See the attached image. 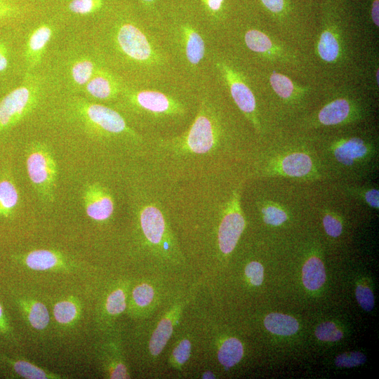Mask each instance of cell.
<instances>
[{
  "label": "cell",
  "instance_id": "8992f818",
  "mask_svg": "<svg viewBox=\"0 0 379 379\" xmlns=\"http://www.w3.org/2000/svg\"><path fill=\"white\" fill-rule=\"evenodd\" d=\"M263 175L310 179L317 176V164L307 152L288 150L277 154L260 168Z\"/></svg>",
  "mask_w": 379,
  "mask_h": 379
},
{
  "label": "cell",
  "instance_id": "83f0119b",
  "mask_svg": "<svg viewBox=\"0 0 379 379\" xmlns=\"http://www.w3.org/2000/svg\"><path fill=\"white\" fill-rule=\"evenodd\" d=\"M77 305L70 300H63L58 302L53 307L55 319L60 324L72 323L78 314Z\"/></svg>",
  "mask_w": 379,
  "mask_h": 379
},
{
  "label": "cell",
  "instance_id": "b9f144b4",
  "mask_svg": "<svg viewBox=\"0 0 379 379\" xmlns=\"http://www.w3.org/2000/svg\"><path fill=\"white\" fill-rule=\"evenodd\" d=\"M263 4L270 11L273 13H279L284 8V0H261Z\"/></svg>",
  "mask_w": 379,
  "mask_h": 379
},
{
  "label": "cell",
  "instance_id": "f1b7e54d",
  "mask_svg": "<svg viewBox=\"0 0 379 379\" xmlns=\"http://www.w3.org/2000/svg\"><path fill=\"white\" fill-rule=\"evenodd\" d=\"M13 367L18 375L25 378L45 379L55 378L52 374L27 361L18 360L13 361Z\"/></svg>",
  "mask_w": 379,
  "mask_h": 379
},
{
  "label": "cell",
  "instance_id": "e0dca14e",
  "mask_svg": "<svg viewBox=\"0 0 379 379\" xmlns=\"http://www.w3.org/2000/svg\"><path fill=\"white\" fill-rule=\"evenodd\" d=\"M302 283L310 291L319 289L326 281V272L322 261L311 257L305 263L302 271Z\"/></svg>",
  "mask_w": 379,
  "mask_h": 379
},
{
  "label": "cell",
  "instance_id": "836d02e7",
  "mask_svg": "<svg viewBox=\"0 0 379 379\" xmlns=\"http://www.w3.org/2000/svg\"><path fill=\"white\" fill-rule=\"evenodd\" d=\"M366 356L360 352H350L338 355L335 364L338 367L351 368L365 363Z\"/></svg>",
  "mask_w": 379,
  "mask_h": 379
},
{
  "label": "cell",
  "instance_id": "7bdbcfd3",
  "mask_svg": "<svg viewBox=\"0 0 379 379\" xmlns=\"http://www.w3.org/2000/svg\"><path fill=\"white\" fill-rule=\"evenodd\" d=\"M8 66V49L0 42V72L5 71Z\"/></svg>",
  "mask_w": 379,
  "mask_h": 379
},
{
  "label": "cell",
  "instance_id": "ee69618b",
  "mask_svg": "<svg viewBox=\"0 0 379 379\" xmlns=\"http://www.w3.org/2000/svg\"><path fill=\"white\" fill-rule=\"evenodd\" d=\"M224 0H204L206 7L212 12L219 11Z\"/></svg>",
  "mask_w": 379,
  "mask_h": 379
},
{
  "label": "cell",
  "instance_id": "2e32d148",
  "mask_svg": "<svg viewBox=\"0 0 379 379\" xmlns=\"http://www.w3.org/2000/svg\"><path fill=\"white\" fill-rule=\"evenodd\" d=\"M354 114L352 103L338 98L326 104L317 114L318 121L324 126H335L347 122Z\"/></svg>",
  "mask_w": 379,
  "mask_h": 379
},
{
  "label": "cell",
  "instance_id": "4dcf8cb0",
  "mask_svg": "<svg viewBox=\"0 0 379 379\" xmlns=\"http://www.w3.org/2000/svg\"><path fill=\"white\" fill-rule=\"evenodd\" d=\"M315 335L320 340L334 342L340 340L343 334L334 323L326 321L317 327Z\"/></svg>",
  "mask_w": 379,
  "mask_h": 379
},
{
  "label": "cell",
  "instance_id": "8d00e7d4",
  "mask_svg": "<svg viewBox=\"0 0 379 379\" xmlns=\"http://www.w3.org/2000/svg\"><path fill=\"white\" fill-rule=\"evenodd\" d=\"M355 295L357 302L364 310H373L375 304L374 296L368 287L359 285L356 288Z\"/></svg>",
  "mask_w": 379,
  "mask_h": 379
},
{
  "label": "cell",
  "instance_id": "7402d4cb",
  "mask_svg": "<svg viewBox=\"0 0 379 379\" xmlns=\"http://www.w3.org/2000/svg\"><path fill=\"white\" fill-rule=\"evenodd\" d=\"M317 51L323 60L335 62L340 53V45L335 34L329 30H324L319 39Z\"/></svg>",
  "mask_w": 379,
  "mask_h": 379
},
{
  "label": "cell",
  "instance_id": "d590c367",
  "mask_svg": "<svg viewBox=\"0 0 379 379\" xmlns=\"http://www.w3.org/2000/svg\"><path fill=\"white\" fill-rule=\"evenodd\" d=\"M324 228L326 234L332 237H339L343 231V224L337 215L326 213L322 219Z\"/></svg>",
  "mask_w": 379,
  "mask_h": 379
},
{
  "label": "cell",
  "instance_id": "e575fe53",
  "mask_svg": "<svg viewBox=\"0 0 379 379\" xmlns=\"http://www.w3.org/2000/svg\"><path fill=\"white\" fill-rule=\"evenodd\" d=\"M154 295L153 288L147 284H141L133 291L134 302L140 307L149 305L152 302Z\"/></svg>",
  "mask_w": 379,
  "mask_h": 379
},
{
  "label": "cell",
  "instance_id": "7dc6e473",
  "mask_svg": "<svg viewBox=\"0 0 379 379\" xmlns=\"http://www.w3.org/2000/svg\"><path fill=\"white\" fill-rule=\"evenodd\" d=\"M203 378H215V375L211 373V371H206L204 373L203 376H202Z\"/></svg>",
  "mask_w": 379,
  "mask_h": 379
},
{
  "label": "cell",
  "instance_id": "603a6c76",
  "mask_svg": "<svg viewBox=\"0 0 379 379\" xmlns=\"http://www.w3.org/2000/svg\"><path fill=\"white\" fill-rule=\"evenodd\" d=\"M173 333V324L170 319H164L158 324L149 340V348L152 355H158L162 351Z\"/></svg>",
  "mask_w": 379,
  "mask_h": 379
},
{
  "label": "cell",
  "instance_id": "ac0fdd59",
  "mask_svg": "<svg viewBox=\"0 0 379 379\" xmlns=\"http://www.w3.org/2000/svg\"><path fill=\"white\" fill-rule=\"evenodd\" d=\"M264 325L270 332L279 335H293L299 328V324L295 318L277 312L267 314L265 318Z\"/></svg>",
  "mask_w": 379,
  "mask_h": 379
},
{
  "label": "cell",
  "instance_id": "1f68e13d",
  "mask_svg": "<svg viewBox=\"0 0 379 379\" xmlns=\"http://www.w3.org/2000/svg\"><path fill=\"white\" fill-rule=\"evenodd\" d=\"M126 307V295L123 290L117 289L108 295L105 307L109 314H119L124 311Z\"/></svg>",
  "mask_w": 379,
  "mask_h": 379
},
{
  "label": "cell",
  "instance_id": "7a4b0ae2",
  "mask_svg": "<svg viewBox=\"0 0 379 379\" xmlns=\"http://www.w3.org/2000/svg\"><path fill=\"white\" fill-rule=\"evenodd\" d=\"M128 104L150 122H174L187 114L186 106L178 98L161 91L144 89L126 93Z\"/></svg>",
  "mask_w": 379,
  "mask_h": 379
},
{
  "label": "cell",
  "instance_id": "f546056e",
  "mask_svg": "<svg viewBox=\"0 0 379 379\" xmlns=\"http://www.w3.org/2000/svg\"><path fill=\"white\" fill-rule=\"evenodd\" d=\"M102 5V0H72L68 9L76 15H84L97 11Z\"/></svg>",
  "mask_w": 379,
  "mask_h": 379
},
{
  "label": "cell",
  "instance_id": "9c48e42d",
  "mask_svg": "<svg viewBox=\"0 0 379 379\" xmlns=\"http://www.w3.org/2000/svg\"><path fill=\"white\" fill-rule=\"evenodd\" d=\"M374 149L366 140L352 137L334 142L330 152L337 164L343 167L353 168L369 161Z\"/></svg>",
  "mask_w": 379,
  "mask_h": 379
},
{
  "label": "cell",
  "instance_id": "f6af8a7d",
  "mask_svg": "<svg viewBox=\"0 0 379 379\" xmlns=\"http://www.w3.org/2000/svg\"><path fill=\"white\" fill-rule=\"evenodd\" d=\"M379 4L378 0H375L372 5L371 17L373 22L376 26L379 25Z\"/></svg>",
  "mask_w": 379,
  "mask_h": 379
},
{
  "label": "cell",
  "instance_id": "ab89813d",
  "mask_svg": "<svg viewBox=\"0 0 379 379\" xmlns=\"http://www.w3.org/2000/svg\"><path fill=\"white\" fill-rule=\"evenodd\" d=\"M191 343L187 340H182L175 348L173 356L176 362L179 364L185 363L190 356Z\"/></svg>",
  "mask_w": 379,
  "mask_h": 379
},
{
  "label": "cell",
  "instance_id": "3957f363",
  "mask_svg": "<svg viewBox=\"0 0 379 379\" xmlns=\"http://www.w3.org/2000/svg\"><path fill=\"white\" fill-rule=\"evenodd\" d=\"M41 90L39 79L30 73L20 86L0 100V142L2 137L35 107Z\"/></svg>",
  "mask_w": 379,
  "mask_h": 379
},
{
  "label": "cell",
  "instance_id": "d6a6232c",
  "mask_svg": "<svg viewBox=\"0 0 379 379\" xmlns=\"http://www.w3.org/2000/svg\"><path fill=\"white\" fill-rule=\"evenodd\" d=\"M349 191L357 197H359L368 206L374 209L379 208V191L375 188H349Z\"/></svg>",
  "mask_w": 379,
  "mask_h": 379
},
{
  "label": "cell",
  "instance_id": "7c38bea8",
  "mask_svg": "<svg viewBox=\"0 0 379 379\" xmlns=\"http://www.w3.org/2000/svg\"><path fill=\"white\" fill-rule=\"evenodd\" d=\"M26 166L29 179L37 186H47L53 181L55 164L46 151L36 150L29 153Z\"/></svg>",
  "mask_w": 379,
  "mask_h": 379
},
{
  "label": "cell",
  "instance_id": "484cf974",
  "mask_svg": "<svg viewBox=\"0 0 379 379\" xmlns=\"http://www.w3.org/2000/svg\"><path fill=\"white\" fill-rule=\"evenodd\" d=\"M260 213L265 223L272 226H279L288 218L286 211L281 205L265 201L260 206Z\"/></svg>",
  "mask_w": 379,
  "mask_h": 379
},
{
  "label": "cell",
  "instance_id": "5bb4252c",
  "mask_svg": "<svg viewBox=\"0 0 379 379\" xmlns=\"http://www.w3.org/2000/svg\"><path fill=\"white\" fill-rule=\"evenodd\" d=\"M86 93L98 100L114 98L120 91V84L109 72L98 68L95 74L85 85Z\"/></svg>",
  "mask_w": 379,
  "mask_h": 379
},
{
  "label": "cell",
  "instance_id": "cb8c5ba5",
  "mask_svg": "<svg viewBox=\"0 0 379 379\" xmlns=\"http://www.w3.org/2000/svg\"><path fill=\"white\" fill-rule=\"evenodd\" d=\"M27 319L29 324L35 329H45L50 321L47 307L41 302L33 301L27 307Z\"/></svg>",
  "mask_w": 379,
  "mask_h": 379
},
{
  "label": "cell",
  "instance_id": "60d3db41",
  "mask_svg": "<svg viewBox=\"0 0 379 379\" xmlns=\"http://www.w3.org/2000/svg\"><path fill=\"white\" fill-rule=\"evenodd\" d=\"M111 378H128V374L127 372V368L124 364L119 363L113 368L110 373Z\"/></svg>",
  "mask_w": 379,
  "mask_h": 379
},
{
  "label": "cell",
  "instance_id": "52a82bcc",
  "mask_svg": "<svg viewBox=\"0 0 379 379\" xmlns=\"http://www.w3.org/2000/svg\"><path fill=\"white\" fill-rule=\"evenodd\" d=\"M246 220L241 204L239 187L235 189L223 206L218 231V246L222 253L233 251L243 233Z\"/></svg>",
  "mask_w": 379,
  "mask_h": 379
},
{
  "label": "cell",
  "instance_id": "9a60e30c",
  "mask_svg": "<svg viewBox=\"0 0 379 379\" xmlns=\"http://www.w3.org/2000/svg\"><path fill=\"white\" fill-rule=\"evenodd\" d=\"M182 51L188 64L197 66L206 53L205 41L193 27L184 25L179 33Z\"/></svg>",
  "mask_w": 379,
  "mask_h": 379
},
{
  "label": "cell",
  "instance_id": "f35d334b",
  "mask_svg": "<svg viewBox=\"0 0 379 379\" xmlns=\"http://www.w3.org/2000/svg\"><path fill=\"white\" fill-rule=\"evenodd\" d=\"M21 13V7L13 1L0 0V20L16 18Z\"/></svg>",
  "mask_w": 379,
  "mask_h": 379
},
{
  "label": "cell",
  "instance_id": "d6986e66",
  "mask_svg": "<svg viewBox=\"0 0 379 379\" xmlns=\"http://www.w3.org/2000/svg\"><path fill=\"white\" fill-rule=\"evenodd\" d=\"M98 68L95 62L90 58L81 57L76 59L69 68L72 84L77 87H84Z\"/></svg>",
  "mask_w": 379,
  "mask_h": 379
},
{
  "label": "cell",
  "instance_id": "8fae6325",
  "mask_svg": "<svg viewBox=\"0 0 379 379\" xmlns=\"http://www.w3.org/2000/svg\"><path fill=\"white\" fill-rule=\"evenodd\" d=\"M86 214L96 221H103L111 217L114 204L109 191L100 185L90 186L84 195Z\"/></svg>",
  "mask_w": 379,
  "mask_h": 379
},
{
  "label": "cell",
  "instance_id": "c3c4849f",
  "mask_svg": "<svg viewBox=\"0 0 379 379\" xmlns=\"http://www.w3.org/2000/svg\"><path fill=\"white\" fill-rule=\"evenodd\" d=\"M142 1H145V2H152L154 0H142Z\"/></svg>",
  "mask_w": 379,
  "mask_h": 379
},
{
  "label": "cell",
  "instance_id": "ffe728a7",
  "mask_svg": "<svg viewBox=\"0 0 379 379\" xmlns=\"http://www.w3.org/2000/svg\"><path fill=\"white\" fill-rule=\"evenodd\" d=\"M26 265L34 270H48L60 263L58 255L49 250H36L29 252L25 258Z\"/></svg>",
  "mask_w": 379,
  "mask_h": 379
},
{
  "label": "cell",
  "instance_id": "30bf717a",
  "mask_svg": "<svg viewBox=\"0 0 379 379\" xmlns=\"http://www.w3.org/2000/svg\"><path fill=\"white\" fill-rule=\"evenodd\" d=\"M161 204L149 196L139 205V221L142 233L152 244H159L166 232Z\"/></svg>",
  "mask_w": 379,
  "mask_h": 379
},
{
  "label": "cell",
  "instance_id": "d4e9b609",
  "mask_svg": "<svg viewBox=\"0 0 379 379\" xmlns=\"http://www.w3.org/2000/svg\"><path fill=\"white\" fill-rule=\"evenodd\" d=\"M247 47L255 53H268L274 49L272 41L263 32L257 29H250L244 35Z\"/></svg>",
  "mask_w": 379,
  "mask_h": 379
},
{
  "label": "cell",
  "instance_id": "bcb514c9",
  "mask_svg": "<svg viewBox=\"0 0 379 379\" xmlns=\"http://www.w3.org/2000/svg\"><path fill=\"white\" fill-rule=\"evenodd\" d=\"M4 312L2 307L0 304V326H5V321H4Z\"/></svg>",
  "mask_w": 379,
  "mask_h": 379
},
{
  "label": "cell",
  "instance_id": "ba28073f",
  "mask_svg": "<svg viewBox=\"0 0 379 379\" xmlns=\"http://www.w3.org/2000/svg\"><path fill=\"white\" fill-rule=\"evenodd\" d=\"M216 67L227 84L238 108L256 128H260L254 94L241 74L225 62H218Z\"/></svg>",
  "mask_w": 379,
  "mask_h": 379
},
{
  "label": "cell",
  "instance_id": "5b68a950",
  "mask_svg": "<svg viewBox=\"0 0 379 379\" xmlns=\"http://www.w3.org/2000/svg\"><path fill=\"white\" fill-rule=\"evenodd\" d=\"M78 109L85 123L104 136L140 138L128 126L122 115L110 107L84 102L79 103Z\"/></svg>",
  "mask_w": 379,
  "mask_h": 379
},
{
  "label": "cell",
  "instance_id": "6da1fadb",
  "mask_svg": "<svg viewBox=\"0 0 379 379\" xmlns=\"http://www.w3.org/2000/svg\"><path fill=\"white\" fill-rule=\"evenodd\" d=\"M224 130L218 112L208 99H203L196 117L183 133L156 139L149 143L154 164L165 170L197 167L218 155L223 145Z\"/></svg>",
  "mask_w": 379,
  "mask_h": 379
},
{
  "label": "cell",
  "instance_id": "44dd1931",
  "mask_svg": "<svg viewBox=\"0 0 379 379\" xmlns=\"http://www.w3.org/2000/svg\"><path fill=\"white\" fill-rule=\"evenodd\" d=\"M244 349L241 343L235 338L224 341L218 352L220 363L227 368L236 365L242 358Z\"/></svg>",
  "mask_w": 379,
  "mask_h": 379
},
{
  "label": "cell",
  "instance_id": "4316f807",
  "mask_svg": "<svg viewBox=\"0 0 379 379\" xmlns=\"http://www.w3.org/2000/svg\"><path fill=\"white\" fill-rule=\"evenodd\" d=\"M270 85L274 91L285 100L294 95L295 87L293 81L286 76L274 72L270 77Z\"/></svg>",
  "mask_w": 379,
  "mask_h": 379
},
{
  "label": "cell",
  "instance_id": "4fadbf2b",
  "mask_svg": "<svg viewBox=\"0 0 379 379\" xmlns=\"http://www.w3.org/2000/svg\"><path fill=\"white\" fill-rule=\"evenodd\" d=\"M53 33V27L46 23L39 25L29 33L25 53L26 63L29 70L41 62Z\"/></svg>",
  "mask_w": 379,
  "mask_h": 379
},
{
  "label": "cell",
  "instance_id": "277c9868",
  "mask_svg": "<svg viewBox=\"0 0 379 379\" xmlns=\"http://www.w3.org/2000/svg\"><path fill=\"white\" fill-rule=\"evenodd\" d=\"M117 50L128 61L142 66L155 65L159 55L147 34L136 25L124 22L113 31Z\"/></svg>",
  "mask_w": 379,
  "mask_h": 379
},
{
  "label": "cell",
  "instance_id": "74e56055",
  "mask_svg": "<svg viewBox=\"0 0 379 379\" xmlns=\"http://www.w3.org/2000/svg\"><path fill=\"white\" fill-rule=\"evenodd\" d=\"M245 274L253 286H260L262 283L264 270L260 262L253 261L248 264L245 268Z\"/></svg>",
  "mask_w": 379,
  "mask_h": 379
}]
</instances>
